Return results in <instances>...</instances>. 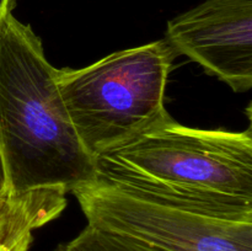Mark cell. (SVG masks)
<instances>
[{"mask_svg": "<svg viewBox=\"0 0 252 251\" xmlns=\"http://www.w3.org/2000/svg\"><path fill=\"white\" fill-rule=\"evenodd\" d=\"M6 193V181H5L4 166H2L1 155H0V197Z\"/></svg>", "mask_w": 252, "mask_h": 251, "instance_id": "obj_8", "label": "cell"}, {"mask_svg": "<svg viewBox=\"0 0 252 251\" xmlns=\"http://www.w3.org/2000/svg\"><path fill=\"white\" fill-rule=\"evenodd\" d=\"M58 69L30 25L12 12L0 20V155L6 193L47 187L66 192L96 180L66 112Z\"/></svg>", "mask_w": 252, "mask_h": 251, "instance_id": "obj_1", "label": "cell"}, {"mask_svg": "<svg viewBox=\"0 0 252 251\" xmlns=\"http://www.w3.org/2000/svg\"><path fill=\"white\" fill-rule=\"evenodd\" d=\"M165 41L236 93L252 86V0H207L169 21Z\"/></svg>", "mask_w": 252, "mask_h": 251, "instance_id": "obj_5", "label": "cell"}, {"mask_svg": "<svg viewBox=\"0 0 252 251\" xmlns=\"http://www.w3.org/2000/svg\"><path fill=\"white\" fill-rule=\"evenodd\" d=\"M175 53L165 39L115 52L57 84L84 149L96 160L169 116L165 89Z\"/></svg>", "mask_w": 252, "mask_h": 251, "instance_id": "obj_3", "label": "cell"}, {"mask_svg": "<svg viewBox=\"0 0 252 251\" xmlns=\"http://www.w3.org/2000/svg\"><path fill=\"white\" fill-rule=\"evenodd\" d=\"M54 251H161L126 236L89 225L73 240Z\"/></svg>", "mask_w": 252, "mask_h": 251, "instance_id": "obj_6", "label": "cell"}, {"mask_svg": "<svg viewBox=\"0 0 252 251\" xmlns=\"http://www.w3.org/2000/svg\"><path fill=\"white\" fill-rule=\"evenodd\" d=\"M89 225L161 251H252V221L145 196L96 177L71 191Z\"/></svg>", "mask_w": 252, "mask_h": 251, "instance_id": "obj_4", "label": "cell"}, {"mask_svg": "<svg viewBox=\"0 0 252 251\" xmlns=\"http://www.w3.org/2000/svg\"><path fill=\"white\" fill-rule=\"evenodd\" d=\"M15 5V0H0V20L12 10Z\"/></svg>", "mask_w": 252, "mask_h": 251, "instance_id": "obj_7", "label": "cell"}, {"mask_svg": "<svg viewBox=\"0 0 252 251\" xmlns=\"http://www.w3.org/2000/svg\"><path fill=\"white\" fill-rule=\"evenodd\" d=\"M96 177L145 196L252 221V129L208 130L167 116L96 157Z\"/></svg>", "mask_w": 252, "mask_h": 251, "instance_id": "obj_2", "label": "cell"}]
</instances>
